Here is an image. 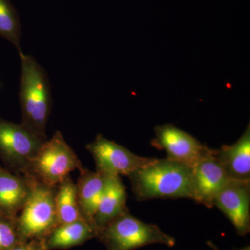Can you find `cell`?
<instances>
[{"label": "cell", "mask_w": 250, "mask_h": 250, "mask_svg": "<svg viewBox=\"0 0 250 250\" xmlns=\"http://www.w3.org/2000/svg\"><path fill=\"white\" fill-rule=\"evenodd\" d=\"M233 224L237 234L245 236L250 231V182L229 179L213 202Z\"/></svg>", "instance_id": "obj_9"}, {"label": "cell", "mask_w": 250, "mask_h": 250, "mask_svg": "<svg viewBox=\"0 0 250 250\" xmlns=\"http://www.w3.org/2000/svg\"><path fill=\"white\" fill-rule=\"evenodd\" d=\"M57 187L33 182L30 195L16 218L21 241L45 240L59 225L55 208Z\"/></svg>", "instance_id": "obj_5"}, {"label": "cell", "mask_w": 250, "mask_h": 250, "mask_svg": "<svg viewBox=\"0 0 250 250\" xmlns=\"http://www.w3.org/2000/svg\"><path fill=\"white\" fill-rule=\"evenodd\" d=\"M96 238L106 250H134L156 243L173 247L176 243L173 237L163 232L159 227L145 223L129 212L108 224Z\"/></svg>", "instance_id": "obj_4"}, {"label": "cell", "mask_w": 250, "mask_h": 250, "mask_svg": "<svg viewBox=\"0 0 250 250\" xmlns=\"http://www.w3.org/2000/svg\"><path fill=\"white\" fill-rule=\"evenodd\" d=\"M9 250H47L45 240H31L20 241Z\"/></svg>", "instance_id": "obj_19"}, {"label": "cell", "mask_w": 250, "mask_h": 250, "mask_svg": "<svg viewBox=\"0 0 250 250\" xmlns=\"http://www.w3.org/2000/svg\"><path fill=\"white\" fill-rule=\"evenodd\" d=\"M128 177L138 201L158 198L192 200V167L167 158H155Z\"/></svg>", "instance_id": "obj_1"}, {"label": "cell", "mask_w": 250, "mask_h": 250, "mask_svg": "<svg viewBox=\"0 0 250 250\" xmlns=\"http://www.w3.org/2000/svg\"><path fill=\"white\" fill-rule=\"evenodd\" d=\"M20 241L16 218L0 214V250H9Z\"/></svg>", "instance_id": "obj_18"}, {"label": "cell", "mask_w": 250, "mask_h": 250, "mask_svg": "<svg viewBox=\"0 0 250 250\" xmlns=\"http://www.w3.org/2000/svg\"><path fill=\"white\" fill-rule=\"evenodd\" d=\"M98 230L84 220L58 225L45 239L47 250H67L97 238Z\"/></svg>", "instance_id": "obj_15"}, {"label": "cell", "mask_w": 250, "mask_h": 250, "mask_svg": "<svg viewBox=\"0 0 250 250\" xmlns=\"http://www.w3.org/2000/svg\"><path fill=\"white\" fill-rule=\"evenodd\" d=\"M79 170L80 174L76 187L81 215L83 220L95 226L94 217L103 195L106 176L97 171L93 172L84 167Z\"/></svg>", "instance_id": "obj_14"}, {"label": "cell", "mask_w": 250, "mask_h": 250, "mask_svg": "<svg viewBox=\"0 0 250 250\" xmlns=\"http://www.w3.org/2000/svg\"><path fill=\"white\" fill-rule=\"evenodd\" d=\"M207 245H208V246H209L210 248H211L212 249H213V250H220V249H219L218 247L215 246L214 243H212L211 241H207ZM238 250H250V247L249 246H246L245 247V248H241V249Z\"/></svg>", "instance_id": "obj_20"}, {"label": "cell", "mask_w": 250, "mask_h": 250, "mask_svg": "<svg viewBox=\"0 0 250 250\" xmlns=\"http://www.w3.org/2000/svg\"><path fill=\"white\" fill-rule=\"evenodd\" d=\"M227 177L231 180L250 182V126L236 143L215 149Z\"/></svg>", "instance_id": "obj_12"}, {"label": "cell", "mask_w": 250, "mask_h": 250, "mask_svg": "<svg viewBox=\"0 0 250 250\" xmlns=\"http://www.w3.org/2000/svg\"><path fill=\"white\" fill-rule=\"evenodd\" d=\"M228 180L215 149H210L192 167V200L212 208L215 196Z\"/></svg>", "instance_id": "obj_10"}, {"label": "cell", "mask_w": 250, "mask_h": 250, "mask_svg": "<svg viewBox=\"0 0 250 250\" xmlns=\"http://www.w3.org/2000/svg\"><path fill=\"white\" fill-rule=\"evenodd\" d=\"M86 149L93 156L97 172L105 176L128 177L155 159L136 155L101 134H98L93 142L87 144Z\"/></svg>", "instance_id": "obj_7"}, {"label": "cell", "mask_w": 250, "mask_h": 250, "mask_svg": "<svg viewBox=\"0 0 250 250\" xmlns=\"http://www.w3.org/2000/svg\"><path fill=\"white\" fill-rule=\"evenodd\" d=\"M46 141L33 134L22 123L0 118V159L10 172L22 174Z\"/></svg>", "instance_id": "obj_6"}, {"label": "cell", "mask_w": 250, "mask_h": 250, "mask_svg": "<svg viewBox=\"0 0 250 250\" xmlns=\"http://www.w3.org/2000/svg\"><path fill=\"white\" fill-rule=\"evenodd\" d=\"M21 24L17 10L11 0H0V36L15 46L19 54L21 48Z\"/></svg>", "instance_id": "obj_17"}, {"label": "cell", "mask_w": 250, "mask_h": 250, "mask_svg": "<svg viewBox=\"0 0 250 250\" xmlns=\"http://www.w3.org/2000/svg\"><path fill=\"white\" fill-rule=\"evenodd\" d=\"M152 146L164 150L167 159L192 167L210 148L172 124L156 126Z\"/></svg>", "instance_id": "obj_8"}, {"label": "cell", "mask_w": 250, "mask_h": 250, "mask_svg": "<svg viewBox=\"0 0 250 250\" xmlns=\"http://www.w3.org/2000/svg\"><path fill=\"white\" fill-rule=\"evenodd\" d=\"M126 198V187L120 176H106L103 195L94 217V225L98 233L113 220L129 212Z\"/></svg>", "instance_id": "obj_13"}, {"label": "cell", "mask_w": 250, "mask_h": 250, "mask_svg": "<svg viewBox=\"0 0 250 250\" xmlns=\"http://www.w3.org/2000/svg\"><path fill=\"white\" fill-rule=\"evenodd\" d=\"M82 167L76 153L57 131L41 146L22 174L36 183L57 187L72 171Z\"/></svg>", "instance_id": "obj_3"}, {"label": "cell", "mask_w": 250, "mask_h": 250, "mask_svg": "<svg viewBox=\"0 0 250 250\" xmlns=\"http://www.w3.org/2000/svg\"><path fill=\"white\" fill-rule=\"evenodd\" d=\"M55 208L59 225L83 220L77 201L76 183L70 174L57 185Z\"/></svg>", "instance_id": "obj_16"}, {"label": "cell", "mask_w": 250, "mask_h": 250, "mask_svg": "<svg viewBox=\"0 0 250 250\" xmlns=\"http://www.w3.org/2000/svg\"><path fill=\"white\" fill-rule=\"evenodd\" d=\"M33 182L0 166V214L17 218L27 202Z\"/></svg>", "instance_id": "obj_11"}, {"label": "cell", "mask_w": 250, "mask_h": 250, "mask_svg": "<svg viewBox=\"0 0 250 250\" xmlns=\"http://www.w3.org/2000/svg\"><path fill=\"white\" fill-rule=\"evenodd\" d=\"M19 99L22 124L33 134L47 140L46 127L52 106L50 83L47 72L31 55L22 52Z\"/></svg>", "instance_id": "obj_2"}]
</instances>
